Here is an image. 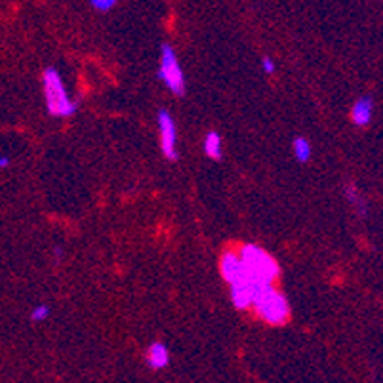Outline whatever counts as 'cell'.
I'll use <instances>...</instances> for the list:
<instances>
[{
  "mask_svg": "<svg viewBox=\"0 0 383 383\" xmlns=\"http://www.w3.org/2000/svg\"><path fill=\"white\" fill-rule=\"evenodd\" d=\"M252 307L263 323L271 326L284 325L290 317L288 300L273 284H254Z\"/></svg>",
  "mask_w": 383,
  "mask_h": 383,
  "instance_id": "1",
  "label": "cell"
},
{
  "mask_svg": "<svg viewBox=\"0 0 383 383\" xmlns=\"http://www.w3.org/2000/svg\"><path fill=\"white\" fill-rule=\"evenodd\" d=\"M238 256L243 259L252 284H273L280 277V267L277 259L258 244H244Z\"/></svg>",
  "mask_w": 383,
  "mask_h": 383,
  "instance_id": "2",
  "label": "cell"
},
{
  "mask_svg": "<svg viewBox=\"0 0 383 383\" xmlns=\"http://www.w3.org/2000/svg\"><path fill=\"white\" fill-rule=\"evenodd\" d=\"M42 84H44V97H46V107H48V113L52 117H73L76 109H79V104L69 97L65 90V84H63V79L61 74L58 73V69L54 67H48L42 74Z\"/></svg>",
  "mask_w": 383,
  "mask_h": 383,
  "instance_id": "3",
  "label": "cell"
},
{
  "mask_svg": "<svg viewBox=\"0 0 383 383\" xmlns=\"http://www.w3.org/2000/svg\"><path fill=\"white\" fill-rule=\"evenodd\" d=\"M158 79L166 84V88L177 97L185 96V76L179 65L176 50L170 44L161 46V67H158Z\"/></svg>",
  "mask_w": 383,
  "mask_h": 383,
  "instance_id": "4",
  "label": "cell"
},
{
  "mask_svg": "<svg viewBox=\"0 0 383 383\" xmlns=\"http://www.w3.org/2000/svg\"><path fill=\"white\" fill-rule=\"evenodd\" d=\"M158 133H161V151L168 161H177V128L174 118L166 109L158 111Z\"/></svg>",
  "mask_w": 383,
  "mask_h": 383,
  "instance_id": "5",
  "label": "cell"
},
{
  "mask_svg": "<svg viewBox=\"0 0 383 383\" xmlns=\"http://www.w3.org/2000/svg\"><path fill=\"white\" fill-rule=\"evenodd\" d=\"M220 273L225 282L229 284H235V282H250L248 273H246V267H244L243 259L235 252H227L223 254V258L220 261Z\"/></svg>",
  "mask_w": 383,
  "mask_h": 383,
  "instance_id": "6",
  "label": "cell"
},
{
  "mask_svg": "<svg viewBox=\"0 0 383 383\" xmlns=\"http://www.w3.org/2000/svg\"><path fill=\"white\" fill-rule=\"evenodd\" d=\"M372 115H374V99L370 96H364L357 99L351 109V118L353 124L359 128H366L372 122Z\"/></svg>",
  "mask_w": 383,
  "mask_h": 383,
  "instance_id": "7",
  "label": "cell"
},
{
  "mask_svg": "<svg viewBox=\"0 0 383 383\" xmlns=\"http://www.w3.org/2000/svg\"><path fill=\"white\" fill-rule=\"evenodd\" d=\"M231 286V300L236 309L246 311L252 307V298H254V284L252 282H235Z\"/></svg>",
  "mask_w": 383,
  "mask_h": 383,
  "instance_id": "8",
  "label": "cell"
},
{
  "mask_svg": "<svg viewBox=\"0 0 383 383\" xmlns=\"http://www.w3.org/2000/svg\"><path fill=\"white\" fill-rule=\"evenodd\" d=\"M168 362H170L168 347L164 345L163 341H155V343H151V345H149L147 349L149 368L163 370L168 366Z\"/></svg>",
  "mask_w": 383,
  "mask_h": 383,
  "instance_id": "9",
  "label": "cell"
},
{
  "mask_svg": "<svg viewBox=\"0 0 383 383\" xmlns=\"http://www.w3.org/2000/svg\"><path fill=\"white\" fill-rule=\"evenodd\" d=\"M204 155L212 161H221L223 156V143H221V136L218 132H208L204 138Z\"/></svg>",
  "mask_w": 383,
  "mask_h": 383,
  "instance_id": "10",
  "label": "cell"
},
{
  "mask_svg": "<svg viewBox=\"0 0 383 383\" xmlns=\"http://www.w3.org/2000/svg\"><path fill=\"white\" fill-rule=\"evenodd\" d=\"M313 155V149H311L309 140L305 138H295L294 140V156L298 163H307Z\"/></svg>",
  "mask_w": 383,
  "mask_h": 383,
  "instance_id": "11",
  "label": "cell"
},
{
  "mask_svg": "<svg viewBox=\"0 0 383 383\" xmlns=\"http://www.w3.org/2000/svg\"><path fill=\"white\" fill-rule=\"evenodd\" d=\"M345 197H347V200H349V202H351V204L357 208V212H359L362 218H366V214H368V210H366V202L362 200L361 193L357 191V187H355V185H347Z\"/></svg>",
  "mask_w": 383,
  "mask_h": 383,
  "instance_id": "12",
  "label": "cell"
},
{
  "mask_svg": "<svg viewBox=\"0 0 383 383\" xmlns=\"http://www.w3.org/2000/svg\"><path fill=\"white\" fill-rule=\"evenodd\" d=\"M48 317H50V307H48L46 303L37 305V307L33 309V313H31V320H33V323H42V320H46Z\"/></svg>",
  "mask_w": 383,
  "mask_h": 383,
  "instance_id": "13",
  "label": "cell"
},
{
  "mask_svg": "<svg viewBox=\"0 0 383 383\" xmlns=\"http://www.w3.org/2000/svg\"><path fill=\"white\" fill-rule=\"evenodd\" d=\"M90 2L99 12H107V10H111V8L117 4V0H90Z\"/></svg>",
  "mask_w": 383,
  "mask_h": 383,
  "instance_id": "14",
  "label": "cell"
},
{
  "mask_svg": "<svg viewBox=\"0 0 383 383\" xmlns=\"http://www.w3.org/2000/svg\"><path fill=\"white\" fill-rule=\"evenodd\" d=\"M261 69H263V73H267V74H273L275 71H277V65H275V61L271 56L261 58Z\"/></svg>",
  "mask_w": 383,
  "mask_h": 383,
  "instance_id": "15",
  "label": "cell"
},
{
  "mask_svg": "<svg viewBox=\"0 0 383 383\" xmlns=\"http://www.w3.org/2000/svg\"><path fill=\"white\" fill-rule=\"evenodd\" d=\"M10 166V158L6 155H0V168H8Z\"/></svg>",
  "mask_w": 383,
  "mask_h": 383,
  "instance_id": "16",
  "label": "cell"
}]
</instances>
